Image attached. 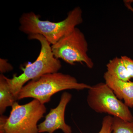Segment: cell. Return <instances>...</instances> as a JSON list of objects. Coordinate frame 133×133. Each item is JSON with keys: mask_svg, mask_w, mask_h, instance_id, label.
Returning a JSON list of instances; mask_svg holds the SVG:
<instances>
[{"mask_svg": "<svg viewBox=\"0 0 133 133\" xmlns=\"http://www.w3.org/2000/svg\"><path fill=\"white\" fill-rule=\"evenodd\" d=\"M113 117L111 115L105 116L102 119V127L98 133H112Z\"/></svg>", "mask_w": 133, "mask_h": 133, "instance_id": "7c38bea8", "label": "cell"}, {"mask_svg": "<svg viewBox=\"0 0 133 133\" xmlns=\"http://www.w3.org/2000/svg\"><path fill=\"white\" fill-rule=\"evenodd\" d=\"M125 5L126 7L128 9H129L131 10L133 13V8L132 7V6H131V4L129 3L127 1L125 2Z\"/></svg>", "mask_w": 133, "mask_h": 133, "instance_id": "2e32d148", "label": "cell"}, {"mask_svg": "<svg viewBox=\"0 0 133 133\" xmlns=\"http://www.w3.org/2000/svg\"><path fill=\"white\" fill-rule=\"evenodd\" d=\"M121 58L129 75L131 78H133V59L127 56H122Z\"/></svg>", "mask_w": 133, "mask_h": 133, "instance_id": "4fadbf2b", "label": "cell"}, {"mask_svg": "<svg viewBox=\"0 0 133 133\" xmlns=\"http://www.w3.org/2000/svg\"><path fill=\"white\" fill-rule=\"evenodd\" d=\"M112 133H133V121H126L116 117H113Z\"/></svg>", "mask_w": 133, "mask_h": 133, "instance_id": "8fae6325", "label": "cell"}, {"mask_svg": "<svg viewBox=\"0 0 133 133\" xmlns=\"http://www.w3.org/2000/svg\"><path fill=\"white\" fill-rule=\"evenodd\" d=\"M87 103L98 113H107L126 121H133L131 111L124 102L118 99L105 83H100L88 89Z\"/></svg>", "mask_w": 133, "mask_h": 133, "instance_id": "8992f818", "label": "cell"}, {"mask_svg": "<svg viewBox=\"0 0 133 133\" xmlns=\"http://www.w3.org/2000/svg\"><path fill=\"white\" fill-rule=\"evenodd\" d=\"M16 99L10 89L8 78L3 74L0 75V114L3 115L7 108L12 107Z\"/></svg>", "mask_w": 133, "mask_h": 133, "instance_id": "9c48e42d", "label": "cell"}, {"mask_svg": "<svg viewBox=\"0 0 133 133\" xmlns=\"http://www.w3.org/2000/svg\"><path fill=\"white\" fill-rule=\"evenodd\" d=\"M105 83L112 90L118 99H123L129 108L133 107V82L125 81L112 77L107 72L104 76Z\"/></svg>", "mask_w": 133, "mask_h": 133, "instance_id": "ba28073f", "label": "cell"}, {"mask_svg": "<svg viewBox=\"0 0 133 133\" xmlns=\"http://www.w3.org/2000/svg\"><path fill=\"white\" fill-rule=\"evenodd\" d=\"M12 107L4 133H39L37 123L46 112L44 104L34 99L24 105L16 102Z\"/></svg>", "mask_w": 133, "mask_h": 133, "instance_id": "277c9868", "label": "cell"}, {"mask_svg": "<svg viewBox=\"0 0 133 133\" xmlns=\"http://www.w3.org/2000/svg\"><path fill=\"white\" fill-rule=\"evenodd\" d=\"M28 38L39 41L41 44V51L35 62L27 65L23 69L22 74L19 76L14 75L12 78H8L10 89L16 100L25 83L43 75L58 72L62 66L59 59L53 55L51 45L43 36L37 34L30 35L28 36Z\"/></svg>", "mask_w": 133, "mask_h": 133, "instance_id": "3957f363", "label": "cell"}, {"mask_svg": "<svg viewBox=\"0 0 133 133\" xmlns=\"http://www.w3.org/2000/svg\"><path fill=\"white\" fill-rule=\"evenodd\" d=\"M13 69V66L8 62L7 59L0 58V72L1 74L12 71Z\"/></svg>", "mask_w": 133, "mask_h": 133, "instance_id": "5bb4252c", "label": "cell"}, {"mask_svg": "<svg viewBox=\"0 0 133 133\" xmlns=\"http://www.w3.org/2000/svg\"><path fill=\"white\" fill-rule=\"evenodd\" d=\"M39 15L31 12L24 13L19 19V30L28 35L43 36L51 45L55 44L83 22V12L77 7L68 13L67 17L59 22L42 21Z\"/></svg>", "mask_w": 133, "mask_h": 133, "instance_id": "6da1fadb", "label": "cell"}, {"mask_svg": "<svg viewBox=\"0 0 133 133\" xmlns=\"http://www.w3.org/2000/svg\"><path fill=\"white\" fill-rule=\"evenodd\" d=\"M71 98L70 93L65 91L62 94L57 106L51 108L44 121L38 125V133H54L58 129L62 130L64 133L72 132L71 127L65 123L64 117L66 105Z\"/></svg>", "mask_w": 133, "mask_h": 133, "instance_id": "52a82bcc", "label": "cell"}, {"mask_svg": "<svg viewBox=\"0 0 133 133\" xmlns=\"http://www.w3.org/2000/svg\"><path fill=\"white\" fill-rule=\"evenodd\" d=\"M51 48L56 58L62 59L69 64L84 63L89 69L94 66L87 54L88 43L84 35L77 27L51 45Z\"/></svg>", "mask_w": 133, "mask_h": 133, "instance_id": "5b68a950", "label": "cell"}, {"mask_svg": "<svg viewBox=\"0 0 133 133\" xmlns=\"http://www.w3.org/2000/svg\"><path fill=\"white\" fill-rule=\"evenodd\" d=\"M8 117L4 115H1L0 117V133H4L5 124Z\"/></svg>", "mask_w": 133, "mask_h": 133, "instance_id": "9a60e30c", "label": "cell"}, {"mask_svg": "<svg viewBox=\"0 0 133 133\" xmlns=\"http://www.w3.org/2000/svg\"><path fill=\"white\" fill-rule=\"evenodd\" d=\"M107 72L112 77L125 81H130L129 75L121 57H115L107 65Z\"/></svg>", "mask_w": 133, "mask_h": 133, "instance_id": "30bf717a", "label": "cell"}, {"mask_svg": "<svg viewBox=\"0 0 133 133\" xmlns=\"http://www.w3.org/2000/svg\"><path fill=\"white\" fill-rule=\"evenodd\" d=\"M91 87L87 84L78 83L74 77L69 74L55 72L30 81L20 91L17 100L32 98L44 104L49 102L52 95L61 91L88 90Z\"/></svg>", "mask_w": 133, "mask_h": 133, "instance_id": "7a4b0ae2", "label": "cell"}]
</instances>
